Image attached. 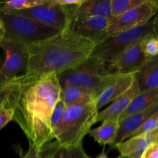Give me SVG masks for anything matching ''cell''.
<instances>
[{"label":"cell","instance_id":"6da1fadb","mask_svg":"<svg viewBox=\"0 0 158 158\" xmlns=\"http://www.w3.org/2000/svg\"><path fill=\"white\" fill-rule=\"evenodd\" d=\"M4 84L3 104L12 108V120L24 133L29 145L42 151L53 140L50 120L60 92L56 74L40 77L23 74Z\"/></svg>","mask_w":158,"mask_h":158},{"label":"cell","instance_id":"7a4b0ae2","mask_svg":"<svg viewBox=\"0 0 158 158\" xmlns=\"http://www.w3.org/2000/svg\"><path fill=\"white\" fill-rule=\"evenodd\" d=\"M95 46L68 26L51 38L27 46L29 60L25 74L34 77L58 74L87 60Z\"/></svg>","mask_w":158,"mask_h":158},{"label":"cell","instance_id":"3957f363","mask_svg":"<svg viewBox=\"0 0 158 158\" xmlns=\"http://www.w3.org/2000/svg\"><path fill=\"white\" fill-rule=\"evenodd\" d=\"M98 112L95 100L66 106L53 134L56 143L64 148L83 143L85 136L97 123Z\"/></svg>","mask_w":158,"mask_h":158},{"label":"cell","instance_id":"277c9868","mask_svg":"<svg viewBox=\"0 0 158 158\" xmlns=\"http://www.w3.org/2000/svg\"><path fill=\"white\" fill-rule=\"evenodd\" d=\"M0 18L4 29L3 39L19 42L26 46L47 40L60 32L32 19L15 15L5 9H0Z\"/></svg>","mask_w":158,"mask_h":158},{"label":"cell","instance_id":"5b68a950","mask_svg":"<svg viewBox=\"0 0 158 158\" xmlns=\"http://www.w3.org/2000/svg\"><path fill=\"white\" fill-rule=\"evenodd\" d=\"M114 74L108 73L107 65L89 56L87 60L78 66L60 73L56 76L60 87L83 86L94 89L98 95L110 81Z\"/></svg>","mask_w":158,"mask_h":158},{"label":"cell","instance_id":"8992f818","mask_svg":"<svg viewBox=\"0 0 158 158\" xmlns=\"http://www.w3.org/2000/svg\"><path fill=\"white\" fill-rule=\"evenodd\" d=\"M154 32H157V17L138 27L110 35L105 41L95 46L90 56L107 65L130 46Z\"/></svg>","mask_w":158,"mask_h":158},{"label":"cell","instance_id":"52a82bcc","mask_svg":"<svg viewBox=\"0 0 158 158\" xmlns=\"http://www.w3.org/2000/svg\"><path fill=\"white\" fill-rule=\"evenodd\" d=\"M77 8L78 7H65L55 4L52 0H49L45 4L30 9L19 11H7L15 15L32 19L45 26L62 31L69 26L74 11L77 9Z\"/></svg>","mask_w":158,"mask_h":158},{"label":"cell","instance_id":"ba28073f","mask_svg":"<svg viewBox=\"0 0 158 158\" xmlns=\"http://www.w3.org/2000/svg\"><path fill=\"white\" fill-rule=\"evenodd\" d=\"M158 10L157 0H145L142 4L130 9L127 12L108 20V35H113L138 27L148 23L156 15Z\"/></svg>","mask_w":158,"mask_h":158},{"label":"cell","instance_id":"9c48e42d","mask_svg":"<svg viewBox=\"0 0 158 158\" xmlns=\"http://www.w3.org/2000/svg\"><path fill=\"white\" fill-rule=\"evenodd\" d=\"M0 47L6 53V60L0 67V84L7 83L26 72L29 60V51L26 45L19 42L2 39Z\"/></svg>","mask_w":158,"mask_h":158},{"label":"cell","instance_id":"30bf717a","mask_svg":"<svg viewBox=\"0 0 158 158\" xmlns=\"http://www.w3.org/2000/svg\"><path fill=\"white\" fill-rule=\"evenodd\" d=\"M108 20L97 16H73L69 26L77 35L97 46L109 36L107 33Z\"/></svg>","mask_w":158,"mask_h":158},{"label":"cell","instance_id":"8fae6325","mask_svg":"<svg viewBox=\"0 0 158 158\" xmlns=\"http://www.w3.org/2000/svg\"><path fill=\"white\" fill-rule=\"evenodd\" d=\"M141 40L130 46L117 59L107 64L108 73L114 74L137 72L149 60L142 49Z\"/></svg>","mask_w":158,"mask_h":158},{"label":"cell","instance_id":"7c38bea8","mask_svg":"<svg viewBox=\"0 0 158 158\" xmlns=\"http://www.w3.org/2000/svg\"><path fill=\"white\" fill-rule=\"evenodd\" d=\"M135 73H114L110 81L96 98L95 103L97 110H100L103 106L112 103L128 90L135 80Z\"/></svg>","mask_w":158,"mask_h":158},{"label":"cell","instance_id":"4fadbf2b","mask_svg":"<svg viewBox=\"0 0 158 158\" xmlns=\"http://www.w3.org/2000/svg\"><path fill=\"white\" fill-rule=\"evenodd\" d=\"M157 139L158 129L144 135L130 137L113 148L119 151L121 158H140L145 149L151 143L158 141Z\"/></svg>","mask_w":158,"mask_h":158},{"label":"cell","instance_id":"5bb4252c","mask_svg":"<svg viewBox=\"0 0 158 158\" xmlns=\"http://www.w3.org/2000/svg\"><path fill=\"white\" fill-rule=\"evenodd\" d=\"M156 112H158V103H154L141 112L128 116L126 118L119 120L118 131L112 148L129 138L131 134L135 132L147 119Z\"/></svg>","mask_w":158,"mask_h":158},{"label":"cell","instance_id":"9a60e30c","mask_svg":"<svg viewBox=\"0 0 158 158\" xmlns=\"http://www.w3.org/2000/svg\"><path fill=\"white\" fill-rule=\"evenodd\" d=\"M138 86L136 80L128 90H127L123 95L119 97L115 100L110 103L109 106L102 111H99L97 117V123L103 122L109 120H117L119 117L123 114V111L129 106L131 100L136 95L139 94Z\"/></svg>","mask_w":158,"mask_h":158},{"label":"cell","instance_id":"2e32d148","mask_svg":"<svg viewBox=\"0 0 158 158\" xmlns=\"http://www.w3.org/2000/svg\"><path fill=\"white\" fill-rule=\"evenodd\" d=\"M135 80L140 93L158 89V56L149 59L135 73Z\"/></svg>","mask_w":158,"mask_h":158},{"label":"cell","instance_id":"e0dca14e","mask_svg":"<svg viewBox=\"0 0 158 158\" xmlns=\"http://www.w3.org/2000/svg\"><path fill=\"white\" fill-rule=\"evenodd\" d=\"M97 94L94 89L79 86H67L60 87V100L66 105L70 106L77 103L95 100Z\"/></svg>","mask_w":158,"mask_h":158},{"label":"cell","instance_id":"ac0fdd59","mask_svg":"<svg viewBox=\"0 0 158 158\" xmlns=\"http://www.w3.org/2000/svg\"><path fill=\"white\" fill-rule=\"evenodd\" d=\"M73 16H97L110 19L112 17L111 0H84L74 11Z\"/></svg>","mask_w":158,"mask_h":158},{"label":"cell","instance_id":"d6986e66","mask_svg":"<svg viewBox=\"0 0 158 158\" xmlns=\"http://www.w3.org/2000/svg\"><path fill=\"white\" fill-rule=\"evenodd\" d=\"M156 103H158V89L139 93L131 100L129 106L123 111V114L119 117L118 121L126 118L128 116L141 112Z\"/></svg>","mask_w":158,"mask_h":158},{"label":"cell","instance_id":"ffe728a7","mask_svg":"<svg viewBox=\"0 0 158 158\" xmlns=\"http://www.w3.org/2000/svg\"><path fill=\"white\" fill-rule=\"evenodd\" d=\"M118 127L119 121L117 120H105L98 127L90 130L88 134L100 145H110L112 147L117 136Z\"/></svg>","mask_w":158,"mask_h":158},{"label":"cell","instance_id":"44dd1931","mask_svg":"<svg viewBox=\"0 0 158 158\" xmlns=\"http://www.w3.org/2000/svg\"><path fill=\"white\" fill-rule=\"evenodd\" d=\"M49 1V0H9L0 2V9L15 11L23 10L41 6Z\"/></svg>","mask_w":158,"mask_h":158},{"label":"cell","instance_id":"7402d4cb","mask_svg":"<svg viewBox=\"0 0 158 158\" xmlns=\"http://www.w3.org/2000/svg\"><path fill=\"white\" fill-rule=\"evenodd\" d=\"M145 0H111V15L118 16L142 4Z\"/></svg>","mask_w":158,"mask_h":158},{"label":"cell","instance_id":"603a6c76","mask_svg":"<svg viewBox=\"0 0 158 158\" xmlns=\"http://www.w3.org/2000/svg\"><path fill=\"white\" fill-rule=\"evenodd\" d=\"M141 46L148 58L151 59L157 56L158 54V37L157 32H151L141 40Z\"/></svg>","mask_w":158,"mask_h":158},{"label":"cell","instance_id":"cb8c5ba5","mask_svg":"<svg viewBox=\"0 0 158 158\" xmlns=\"http://www.w3.org/2000/svg\"><path fill=\"white\" fill-rule=\"evenodd\" d=\"M158 129V112L153 114L152 116L147 119L141 125L140 127L133 133L130 137H137V136L144 135V134H149L152 131ZM129 137V138H130Z\"/></svg>","mask_w":158,"mask_h":158},{"label":"cell","instance_id":"d4e9b609","mask_svg":"<svg viewBox=\"0 0 158 158\" xmlns=\"http://www.w3.org/2000/svg\"><path fill=\"white\" fill-rule=\"evenodd\" d=\"M66 105L63 103L60 100L57 102L56 104L55 107H54L53 111H52V116H51V120H50V127H51V131H52V136H53L54 132L56 130L58 127L59 124H60V121L62 120L64 111L66 110ZM54 139V137H53Z\"/></svg>","mask_w":158,"mask_h":158},{"label":"cell","instance_id":"484cf974","mask_svg":"<svg viewBox=\"0 0 158 158\" xmlns=\"http://www.w3.org/2000/svg\"><path fill=\"white\" fill-rule=\"evenodd\" d=\"M64 149V148L60 147L55 142L53 143H49L41 151L45 158H63Z\"/></svg>","mask_w":158,"mask_h":158},{"label":"cell","instance_id":"4316f807","mask_svg":"<svg viewBox=\"0 0 158 158\" xmlns=\"http://www.w3.org/2000/svg\"><path fill=\"white\" fill-rule=\"evenodd\" d=\"M63 158H91L83 148V143L65 148Z\"/></svg>","mask_w":158,"mask_h":158},{"label":"cell","instance_id":"83f0119b","mask_svg":"<svg viewBox=\"0 0 158 158\" xmlns=\"http://www.w3.org/2000/svg\"><path fill=\"white\" fill-rule=\"evenodd\" d=\"M14 111L12 108L4 106L3 102L0 104V131L13 119Z\"/></svg>","mask_w":158,"mask_h":158},{"label":"cell","instance_id":"f1b7e54d","mask_svg":"<svg viewBox=\"0 0 158 158\" xmlns=\"http://www.w3.org/2000/svg\"><path fill=\"white\" fill-rule=\"evenodd\" d=\"M140 158H158V141L151 143L143 151Z\"/></svg>","mask_w":158,"mask_h":158},{"label":"cell","instance_id":"f546056e","mask_svg":"<svg viewBox=\"0 0 158 158\" xmlns=\"http://www.w3.org/2000/svg\"><path fill=\"white\" fill-rule=\"evenodd\" d=\"M55 4L60 6H65V7H73V6H81L84 0H52Z\"/></svg>","mask_w":158,"mask_h":158},{"label":"cell","instance_id":"4dcf8cb0","mask_svg":"<svg viewBox=\"0 0 158 158\" xmlns=\"http://www.w3.org/2000/svg\"><path fill=\"white\" fill-rule=\"evenodd\" d=\"M21 158H45L43 152L41 151L35 149L34 147L29 145V151L26 153Z\"/></svg>","mask_w":158,"mask_h":158},{"label":"cell","instance_id":"1f68e13d","mask_svg":"<svg viewBox=\"0 0 158 158\" xmlns=\"http://www.w3.org/2000/svg\"><path fill=\"white\" fill-rule=\"evenodd\" d=\"M5 97H6V89H5V84H0V104L4 100Z\"/></svg>","mask_w":158,"mask_h":158},{"label":"cell","instance_id":"d6a6232c","mask_svg":"<svg viewBox=\"0 0 158 158\" xmlns=\"http://www.w3.org/2000/svg\"><path fill=\"white\" fill-rule=\"evenodd\" d=\"M96 158H110V157H108L107 154H106V153H105L104 150H103V151H102V152L100 153V154H99V155L97 156V157H96ZM117 158H121V157H120V156H119V157H117Z\"/></svg>","mask_w":158,"mask_h":158},{"label":"cell","instance_id":"836d02e7","mask_svg":"<svg viewBox=\"0 0 158 158\" xmlns=\"http://www.w3.org/2000/svg\"><path fill=\"white\" fill-rule=\"evenodd\" d=\"M4 37V29H1L0 30V41L3 39Z\"/></svg>","mask_w":158,"mask_h":158},{"label":"cell","instance_id":"e575fe53","mask_svg":"<svg viewBox=\"0 0 158 158\" xmlns=\"http://www.w3.org/2000/svg\"><path fill=\"white\" fill-rule=\"evenodd\" d=\"M1 29H3V23L1 18H0V30H1Z\"/></svg>","mask_w":158,"mask_h":158}]
</instances>
